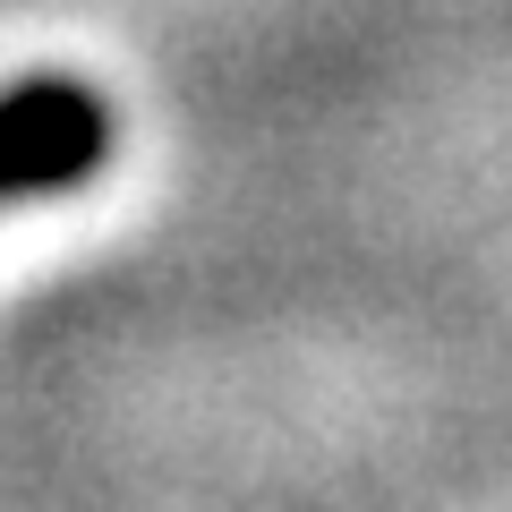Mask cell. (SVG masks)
<instances>
[{
    "label": "cell",
    "mask_w": 512,
    "mask_h": 512,
    "mask_svg": "<svg viewBox=\"0 0 512 512\" xmlns=\"http://www.w3.org/2000/svg\"><path fill=\"white\" fill-rule=\"evenodd\" d=\"M103 146V120H94L86 94L43 86V94H9L0 111V197L9 188H52L77 180V163Z\"/></svg>",
    "instance_id": "obj_1"
}]
</instances>
